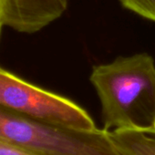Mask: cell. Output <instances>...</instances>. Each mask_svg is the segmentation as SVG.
<instances>
[{
	"label": "cell",
	"instance_id": "cell-1",
	"mask_svg": "<svg viewBox=\"0 0 155 155\" xmlns=\"http://www.w3.org/2000/svg\"><path fill=\"white\" fill-rule=\"evenodd\" d=\"M101 106L103 129L155 128V62L147 53L94 66L90 76Z\"/></svg>",
	"mask_w": 155,
	"mask_h": 155
},
{
	"label": "cell",
	"instance_id": "cell-2",
	"mask_svg": "<svg viewBox=\"0 0 155 155\" xmlns=\"http://www.w3.org/2000/svg\"><path fill=\"white\" fill-rule=\"evenodd\" d=\"M0 139L39 155H120L104 129H70L1 106Z\"/></svg>",
	"mask_w": 155,
	"mask_h": 155
},
{
	"label": "cell",
	"instance_id": "cell-3",
	"mask_svg": "<svg viewBox=\"0 0 155 155\" xmlns=\"http://www.w3.org/2000/svg\"><path fill=\"white\" fill-rule=\"evenodd\" d=\"M0 106L62 127L98 129L91 115L76 102L31 84L1 67Z\"/></svg>",
	"mask_w": 155,
	"mask_h": 155
},
{
	"label": "cell",
	"instance_id": "cell-4",
	"mask_svg": "<svg viewBox=\"0 0 155 155\" xmlns=\"http://www.w3.org/2000/svg\"><path fill=\"white\" fill-rule=\"evenodd\" d=\"M5 26L19 33L33 34L58 19L68 0H2Z\"/></svg>",
	"mask_w": 155,
	"mask_h": 155
},
{
	"label": "cell",
	"instance_id": "cell-5",
	"mask_svg": "<svg viewBox=\"0 0 155 155\" xmlns=\"http://www.w3.org/2000/svg\"><path fill=\"white\" fill-rule=\"evenodd\" d=\"M109 134L120 155H155V128L114 130Z\"/></svg>",
	"mask_w": 155,
	"mask_h": 155
},
{
	"label": "cell",
	"instance_id": "cell-6",
	"mask_svg": "<svg viewBox=\"0 0 155 155\" xmlns=\"http://www.w3.org/2000/svg\"><path fill=\"white\" fill-rule=\"evenodd\" d=\"M120 2L124 8L155 22V0H120Z\"/></svg>",
	"mask_w": 155,
	"mask_h": 155
},
{
	"label": "cell",
	"instance_id": "cell-7",
	"mask_svg": "<svg viewBox=\"0 0 155 155\" xmlns=\"http://www.w3.org/2000/svg\"><path fill=\"white\" fill-rule=\"evenodd\" d=\"M0 155H39L0 139Z\"/></svg>",
	"mask_w": 155,
	"mask_h": 155
},
{
	"label": "cell",
	"instance_id": "cell-8",
	"mask_svg": "<svg viewBox=\"0 0 155 155\" xmlns=\"http://www.w3.org/2000/svg\"><path fill=\"white\" fill-rule=\"evenodd\" d=\"M5 26V16H4V8L2 4V0H0V36L3 27Z\"/></svg>",
	"mask_w": 155,
	"mask_h": 155
}]
</instances>
